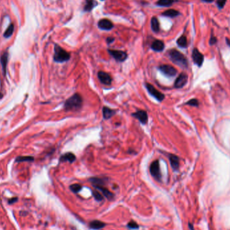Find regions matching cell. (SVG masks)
<instances>
[{"instance_id":"cell-3","label":"cell","mask_w":230,"mask_h":230,"mask_svg":"<svg viewBox=\"0 0 230 230\" xmlns=\"http://www.w3.org/2000/svg\"><path fill=\"white\" fill-rule=\"evenodd\" d=\"M54 61L57 63L67 61L70 59V54L65 50L61 48L58 45H55V53L53 57Z\"/></svg>"},{"instance_id":"cell-21","label":"cell","mask_w":230,"mask_h":230,"mask_svg":"<svg viewBox=\"0 0 230 230\" xmlns=\"http://www.w3.org/2000/svg\"><path fill=\"white\" fill-rule=\"evenodd\" d=\"M180 14L179 12H178L177 10H175V9H168V10L165 11L164 12L162 13V15L163 16H166V17H170V18H174V17L178 16V15Z\"/></svg>"},{"instance_id":"cell-7","label":"cell","mask_w":230,"mask_h":230,"mask_svg":"<svg viewBox=\"0 0 230 230\" xmlns=\"http://www.w3.org/2000/svg\"><path fill=\"white\" fill-rule=\"evenodd\" d=\"M108 53L116 61L119 62H123L127 59V54L124 51L119 50H112L108 49Z\"/></svg>"},{"instance_id":"cell-18","label":"cell","mask_w":230,"mask_h":230,"mask_svg":"<svg viewBox=\"0 0 230 230\" xmlns=\"http://www.w3.org/2000/svg\"><path fill=\"white\" fill-rule=\"evenodd\" d=\"M90 227L93 229L98 230L105 227V223L99 221V220H94V221L90 222Z\"/></svg>"},{"instance_id":"cell-32","label":"cell","mask_w":230,"mask_h":230,"mask_svg":"<svg viewBox=\"0 0 230 230\" xmlns=\"http://www.w3.org/2000/svg\"><path fill=\"white\" fill-rule=\"evenodd\" d=\"M227 0H217V5L219 9L223 8L225 5Z\"/></svg>"},{"instance_id":"cell-29","label":"cell","mask_w":230,"mask_h":230,"mask_svg":"<svg viewBox=\"0 0 230 230\" xmlns=\"http://www.w3.org/2000/svg\"><path fill=\"white\" fill-rule=\"evenodd\" d=\"M93 195H94L95 199L98 201H102V199H103V197H102L101 193H100L99 191H94L93 192Z\"/></svg>"},{"instance_id":"cell-15","label":"cell","mask_w":230,"mask_h":230,"mask_svg":"<svg viewBox=\"0 0 230 230\" xmlns=\"http://www.w3.org/2000/svg\"><path fill=\"white\" fill-rule=\"evenodd\" d=\"M151 48L156 52H161L164 49V43L160 40H155L152 43Z\"/></svg>"},{"instance_id":"cell-12","label":"cell","mask_w":230,"mask_h":230,"mask_svg":"<svg viewBox=\"0 0 230 230\" xmlns=\"http://www.w3.org/2000/svg\"><path fill=\"white\" fill-rule=\"evenodd\" d=\"M98 27L102 30H110L114 27L113 23L108 19H102L98 22Z\"/></svg>"},{"instance_id":"cell-37","label":"cell","mask_w":230,"mask_h":230,"mask_svg":"<svg viewBox=\"0 0 230 230\" xmlns=\"http://www.w3.org/2000/svg\"><path fill=\"white\" fill-rule=\"evenodd\" d=\"M189 226H190V227H191V224H189ZM191 230H194V229H193V228H191Z\"/></svg>"},{"instance_id":"cell-10","label":"cell","mask_w":230,"mask_h":230,"mask_svg":"<svg viewBox=\"0 0 230 230\" xmlns=\"http://www.w3.org/2000/svg\"><path fill=\"white\" fill-rule=\"evenodd\" d=\"M192 57H193V61L195 62V64H197V65L199 66V67L202 65L203 61H204V56L203 55L202 53H201L198 49H194L193 51V55H192Z\"/></svg>"},{"instance_id":"cell-38","label":"cell","mask_w":230,"mask_h":230,"mask_svg":"<svg viewBox=\"0 0 230 230\" xmlns=\"http://www.w3.org/2000/svg\"><path fill=\"white\" fill-rule=\"evenodd\" d=\"M102 1H104V0H102Z\"/></svg>"},{"instance_id":"cell-8","label":"cell","mask_w":230,"mask_h":230,"mask_svg":"<svg viewBox=\"0 0 230 230\" xmlns=\"http://www.w3.org/2000/svg\"><path fill=\"white\" fill-rule=\"evenodd\" d=\"M98 77L99 79L100 82L102 84H104L106 85H109L111 84L112 81H113V78L110 74L104 71H100L98 73Z\"/></svg>"},{"instance_id":"cell-5","label":"cell","mask_w":230,"mask_h":230,"mask_svg":"<svg viewBox=\"0 0 230 230\" xmlns=\"http://www.w3.org/2000/svg\"><path fill=\"white\" fill-rule=\"evenodd\" d=\"M145 87L146 88H147L148 92H149L152 96L154 97L157 100H158L159 102L163 101V99L165 98L164 94H163L162 93L157 90L153 85H152L149 83H146Z\"/></svg>"},{"instance_id":"cell-35","label":"cell","mask_w":230,"mask_h":230,"mask_svg":"<svg viewBox=\"0 0 230 230\" xmlns=\"http://www.w3.org/2000/svg\"><path fill=\"white\" fill-rule=\"evenodd\" d=\"M202 1H205V2H207V3H211V2H212V1H213L214 0H202Z\"/></svg>"},{"instance_id":"cell-24","label":"cell","mask_w":230,"mask_h":230,"mask_svg":"<svg viewBox=\"0 0 230 230\" xmlns=\"http://www.w3.org/2000/svg\"><path fill=\"white\" fill-rule=\"evenodd\" d=\"M178 45L182 48H185L187 47V39L185 36H181L179 39L177 40Z\"/></svg>"},{"instance_id":"cell-14","label":"cell","mask_w":230,"mask_h":230,"mask_svg":"<svg viewBox=\"0 0 230 230\" xmlns=\"http://www.w3.org/2000/svg\"><path fill=\"white\" fill-rule=\"evenodd\" d=\"M169 159H170V165L174 170H177L179 168V158L178 156L174 154L169 155Z\"/></svg>"},{"instance_id":"cell-22","label":"cell","mask_w":230,"mask_h":230,"mask_svg":"<svg viewBox=\"0 0 230 230\" xmlns=\"http://www.w3.org/2000/svg\"><path fill=\"white\" fill-rule=\"evenodd\" d=\"M178 1V0H159L156 3V4L159 6L168 7L170 6L173 3Z\"/></svg>"},{"instance_id":"cell-11","label":"cell","mask_w":230,"mask_h":230,"mask_svg":"<svg viewBox=\"0 0 230 230\" xmlns=\"http://www.w3.org/2000/svg\"><path fill=\"white\" fill-rule=\"evenodd\" d=\"M132 116L135 119H138L139 122L142 124L145 125L147 123L148 115L145 111H138L135 113H133Z\"/></svg>"},{"instance_id":"cell-13","label":"cell","mask_w":230,"mask_h":230,"mask_svg":"<svg viewBox=\"0 0 230 230\" xmlns=\"http://www.w3.org/2000/svg\"><path fill=\"white\" fill-rule=\"evenodd\" d=\"M76 157L71 152H68L61 155L60 157V161L61 162H65V161H68V162L72 163L75 161Z\"/></svg>"},{"instance_id":"cell-31","label":"cell","mask_w":230,"mask_h":230,"mask_svg":"<svg viewBox=\"0 0 230 230\" xmlns=\"http://www.w3.org/2000/svg\"><path fill=\"white\" fill-rule=\"evenodd\" d=\"M127 226H128V227L130 228V229H137L139 227L137 223L133 221H131L129 222V223L127 224Z\"/></svg>"},{"instance_id":"cell-20","label":"cell","mask_w":230,"mask_h":230,"mask_svg":"<svg viewBox=\"0 0 230 230\" xmlns=\"http://www.w3.org/2000/svg\"><path fill=\"white\" fill-rule=\"evenodd\" d=\"M151 29L153 32H158L159 31V23L156 17H153L151 20Z\"/></svg>"},{"instance_id":"cell-33","label":"cell","mask_w":230,"mask_h":230,"mask_svg":"<svg viewBox=\"0 0 230 230\" xmlns=\"http://www.w3.org/2000/svg\"><path fill=\"white\" fill-rule=\"evenodd\" d=\"M217 43V39L216 37H211L210 39V41H209V43L210 45H214V44H215Z\"/></svg>"},{"instance_id":"cell-26","label":"cell","mask_w":230,"mask_h":230,"mask_svg":"<svg viewBox=\"0 0 230 230\" xmlns=\"http://www.w3.org/2000/svg\"><path fill=\"white\" fill-rule=\"evenodd\" d=\"M94 3H96L94 0H86V4L84 7V10L87 12H90L92 10L93 7L95 6Z\"/></svg>"},{"instance_id":"cell-30","label":"cell","mask_w":230,"mask_h":230,"mask_svg":"<svg viewBox=\"0 0 230 230\" xmlns=\"http://www.w3.org/2000/svg\"><path fill=\"white\" fill-rule=\"evenodd\" d=\"M187 105L192 106H199V101L197 99H192L187 102Z\"/></svg>"},{"instance_id":"cell-1","label":"cell","mask_w":230,"mask_h":230,"mask_svg":"<svg viewBox=\"0 0 230 230\" xmlns=\"http://www.w3.org/2000/svg\"><path fill=\"white\" fill-rule=\"evenodd\" d=\"M83 99L80 94L75 93L66 100L64 104V108L65 111H77L82 106Z\"/></svg>"},{"instance_id":"cell-4","label":"cell","mask_w":230,"mask_h":230,"mask_svg":"<svg viewBox=\"0 0 230 230\" xmlns=\"http://www.w3.org/2000/svg\"><path fill=\"white\" fill-rule=\"evenodd\" d=\"M149 171L151 176L156 180L160 181L161 178L160 167H159V160H155L151 163L149 167Z\"/></svg>"},{"instance_id":"cell-6","label":"cell","mask_w":230,"mask_h":230,"mask_svg":"<svg viewBox=\"0 0 230 230\" xmlns=\"http://www.w3.org/2000/svg\"><path fill=\"white\" fill-rule=\"evenodd\" d=\"M158 69L161 73L168 77H174L177 73V70L170 65H161L159 66Z\"/></svg>"},{"instance_id":"cell-36","label":"cell","mask_w":230,"mask_h":230,"mask_svg":"<svg viewBox=\"0 0 230 230\" xmlns=\"http://www.w3.org/2000/svg\"><path fill=\"white\" fill-rule=\"evenodd\" d=\"M226 41H227V45H229V46H230V41L229 39H226Z\"/></svg>"},{"instance_id":"cell-27","label":"cell","mask_w":230,"mask_h":230,"mask_svg":"<svg viewBox=\"0 0 230 230\" xmlns=\"http://www.w3.org/2000/svg\"><path fill=\"white\" fill-rule=\"evenodd\" d=\"M70 189L72 192H73L74 193H77L78 192H79L82 189V187L79 184H72V185L70 186Z\"/></svg>"},{"instance_id":"cell-28","label":"cell","mask_w":230,"mask_h":230,"mask_svg":"<svg viewBox=\"0 0 230 230\" xmlns=\"http://www.w3.org/2000/svg\"><path fill=\"white\" fill-rule=\"evenodd\" d=\"M34 160V157L30 156H22L18 157L16 159L17 162H21V161H31Z\"/></svg>"},{"instance_id":"cell-25","label":"cell","mask_w":230,"mask_h":230,"mask_svg":"<svg viewBox=\"0 0 230 230\" xmlns=\"http://www.w3.org/2000/svg\"><path fill=\"white\" fill-rule=\"evenodd\" d=\"M14 24H10L9 25L8 28H7L6 29V30H5V32H4V34H3V37H4L5 38L10 37L12 35L13 32H14Z\"/></svg>"},{"instance_id":"cell-17","label":"cell","mask_w":230,"mask_h":230,"mask_svg":"<svg viewBox=\"0 0 230 230\" xmlns=\"http://www.w3.org/2000/svg\"><path fill=\"white\" fill-rule=\"evenodd\" d=\"M94 187L97 190H98L100 192H101V193L104 195V197H106L108 199H112L114 197L113 194L110 191H108L106 188L104 187V186H96V187Z\"/></svg>"},{"instance_id":"cell-34","label":"cell","mask_w":230,"mask_h":230,"mask_svg":"<svg viewBox=\"0 0 230 230\" xmlns=\"http://www.w3.org/2000/svg\"><path fill=\"white\" fill-rule=\"evenodd\" d=\"M114 41H115V39H114V38H111V37H108V39H106V41H107L108 43H112Z\"/></svg>"},{"instance_id":"cell-2","label":"cell","mask_w":230,"mask_h":230,"mask_svg":"<svg viewBox=\"0 0 230 230\" xmlns=\"http://www.w3.org/2000/svg\"><path fill=\"white\" fill-rule=\"evenodd\" d=\"M169 57L171 61L177 65L183 68L188 67V60L186 57L176 49H172L168 52Z\"/></svg>"},{"instance_id":"cell-16","label":"cell","mask_w":230,"mask_h":230,"mask_svg":"<svg viewBox=\"0 0 230 230\" xmlns=\"http://www.w3.org/2000/svg\"><path fill=\"white\" fill-rule=\"evenodd\" d=\"M102 114H103V117L104 119L107 120L111 119L112 117L116 114V111L111 108L107 107V106H104L102 108Z\"/></svg>"},{"instance_id":"cell-19","label":"cell","mask_w":230,"mask_h":230,"mask_svg":"<svg viewBox=\"0 0 230 230\" xmlns=\"http://www.w3.org/2000/svg\"><path fill=\"white\" fill-rule=\"evenodd\" d=\"M89 181L93 184L94 187H96V186H104V184H105V180L100 178H91L89 179Z\"/></svg>"},{"instance_id":"cell-23","label":"cell","mask_w":230,"mask_h":230,"mask_svg":"<svg viewBox=\"0 0 230 230\" xmlns=\"http://www.w3.org/2000/svg\"><path fill=\"white\" fill-rule=\"evenodd\" d=\"M7 61H8V54L7 53H4L1 57V63L2 65L3 71H6V66L7 63Z\"/></svg>"},{"instance_id":"cell-9","label":"cell","mask_w":230,"mask_h":230,"mask_svg":"<svg viewBox=\"0 0 230 230\" xmlns=\"http://www.w3.org/2000/svg\"><path fill=\"white\" fill-rule=\"evenodd\" d=\"M188 75L185 73H180L178 77L176 78L174 82V87L176 88H181L184 87L187 83Z\"/></svg>"}]
</instances>
